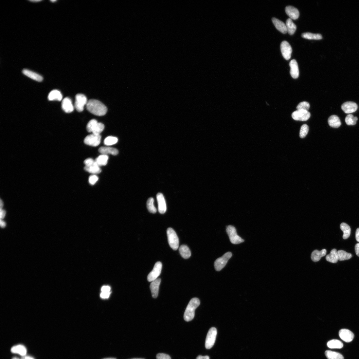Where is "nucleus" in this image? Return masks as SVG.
<instances>
[{"label": "nucleus", "mask_w": 359, "mask_h": 359, "mask_svg": "<svg viewBox=\"0 0 359 359\" xmlns=\"http://www.w3.org/2000/svg\"><path fill=\"white\" fill-rule=\"evenodd\" d=\"M237 305V314L242 321L247 320L250 315L249 306L245 292L242 289H238L235 293Z\"/></svg>", "instance_id": "nucleus-5"}, {"label": "nucleus", "mask_w": 359, "mask_h": 359, "mask_svg": "<svg viewBox=\"0 0 359 359\" xmlns=\"http://www.w3.org/2000/svg\"><path fill=\"white\" fill-rule=\"evenodd\" d=\"M92 161L95 166L101 170L108 169L111 165L108 150L102 146L97 147L94 150Z\"/></svg>", "instance_id": "nucleus-6"}, {"label": "nucleus", "mask_w": 359, "mask_h": 359, "mask_svg": "<svg viewBox=\"0 0 359 359\" xmlns=\"http://www.w3.org/2000/svg\"><path fill=\"white\" fill-rule=\"evenodd\" d=\"M126 245L128 249L135 250L142 247L144 245V244L143 241L135 237L128 239L126 243Z\"/></svg>", "instance_id": "nucleus-17"}, {"label": "nucleus", "mask_w": 359, "mask_h": 359, "mask_svg": "<svg viewBox=\"0 0 359 359\" xmlns=\"http://www.w3.org/2000/svg\"><path fill=\"white\" fill-rule=\"evenodd\" d=\"M94 147L93 142L91 138L86 135H80L74 140L72 148L74 151H91Z\"/></svg>", "instance_id": "nucleus-10"}, {"label": "nucleus", "mask_w": 359, "mask_h": 359, "mask_svg": "<svg viewBox=\"0 0 359 359\" xmlns=\"http://www.w3.org/2000/svg\"><path fill=\"white\" fill-rule=\"evenodd\" d=\"M162 239L163 235L161 233L153 232L147 235L142 241L146 248L150 250L159 248Z\"/></svg>", "instance_id": "nucleus-12"}, {"label": "nucleus", "mask_w": 359, "mask_h": 359, "mask_svg": "<svg viewBox=\"0 0 359 359\" xmlns=\"http://www.w3.org/2000/svg\"><path fill=\"white\" fill-rule=\"evenodd\" d=\"M150 230L154 232H167L170 233H176L178 226L174 222L163 220H152L148 224Z\"/></svg>", "instance_id": "nucleus-7"}, {"label": "nucleus", "mask_w": 359, "mask_h": 359, "mask_svg": "<svg viewBox=\"0 0 359 359\" xmlns=\"http://www.w3.org/2000/svg\"><path fill=\"white\" fill-rule=\"evenodd\" d=\"M0 307H1V313H3L5 308V305L2 300H1V306Z\"/></svg>", "instance_id": "nucleus-21"}, {"label": "nucleus", "mask_w": 359, "mask_h": 359, "mask_svg": "<svg viewBox=\"0 0 359 359\" xmlns=\"http://www.w3.org/2000/svg\"><path fill=\"white\" fill-rule=\"evenodd\" d=\"M43 1L47 3H49L50 4H55L60 3V2H62L63 1H61V0H60V1H59V0H58V1H56H56H55V0H54V1Z\"/></svg>", "instance_id": "nucleus-20"}, {"label": "nucleus", "mask_w": 359, "mask_h": 359, "mask_svg": "<svg viewBox=\"0 0 359 359\" xmlns=\"http://www.w3.org/2000/svg\"><path fill=\"white\" fill-rule=\"evenodd\" d=\"M177 211V208L174 206L163 205L157 209L156 214L159 218L166 219L175 215Z\"/></svg>", "instance_id": "nucleus-14"}, {"label": "nucleus", "mask_w": 359, "mask_h": 359, "mask_svg": "<svg viewBox=\"0 0 359 359\" xmlns=\"http://www.w3.org/2000/svg\"><path fill=\"white\" fill-rule=\"evenodd\" d=\"M127 255L135 259L141 261H147L150 260L152 255L144 245L142 247L135 250L127 249L126 251Z\"/></svg>", "instance_id": "nucleus-11"}, {"label": "nucleus", "mask_w": 359, "mask_h": 359, "mask_svg": "<svg viewBox=\"0 0 359 359\" xmlns=\"http://www.w3.org/2000/svg\"><path fill=\"white\" fill-rule=\"evenodd\" d=\"M231 299L229 297L223 298L220 303V310L222 316L226 320H233L235 314L231 307Z\"/></svg>", "instance_id": "nucleus-13"}, {"label": "nucleus", "mask_w": 359, "mask_h": 359, "mask_svg": "<svg viewBox=\"0 0 359 359\" xmlns=\"http://www.w3.org/2000/svg\"><path fill=\"white\" fill-rule=\"evenodd\" d=\"M129 162L137 170L147 174L156 173L161 167L160 160L152 153L144 149L134 150L129 157Z\"/></svg>", "instance_id": "nucleus-1"}, {"label": "nucleus", "mask_w": 359, "mask_h": 359, "mask_svg": "<svg viewBox=\"0 0 359 359\" xmlns=\"http://www.w3.org/2000/svg\"><path fill=\"white\" fill-rule=\"evenodd\" d=\"M33 109L37 113L55 122L61 123L64 120V116L62 114L44 105L35 104Z\"/></svg>", "instance_id": "nucleus-8"}, {"label": "nucleus", "mask_w": 359, "mask_h": 359, "mask_svg": "<svg viewBox=\"0 0 359 359\" xmlns=\"http://www.w3.org/2000/svg\"><path fill=\"white\" fill-rule=\"evenodd\" d=\"M112 162L118 168H123L126 164V160L131 155V149L129 145L124 141H116L113 144Z\"/></svg>", "instance_id": "nucleus-3"}, {"label": "nucleus", "mask_w": 359, "mask_h": 359, "mask_svg": "<svg viewBox=\"0 0 359 359\" xmlns=\"http://www.w3.org/2000/svg\"><path fill=\"white\" fill-rule=\"evenodd\" d=\"M251 359H268L263 347L257 342H253L250 346Z\"/></svg>", "instance_id": "nucleus-15"}, {"label": "nucleus", "mask_w": 359, "mask_h": 359, "mask_svg": "<svg viewBox=\"0 0 359 359\" xmlns=\"http://www.w3.org/2000/svg\"><path fill=\"white\" fill-rule=\"evenodd\" d=\"M1 339L3 342L7 341L9 339L8 334L3 331L2 330L1 331Z\"/></svg>", "instance_id": "nucleus-19"}, {"label": "nucleus", "mask_w": 359, "mask_h": 359, "mask_svg": "<svg viewBox=\"0 0 359 359\" xmlns=\"http://www.w3.org/2000/svg\"><path fill=\"white\" fill-rule=\"evenodd\" d=\"M152 205L150 202L137 201L130 204L126 210L127 215L138 220H145L150 215Z\"/></svg>", "instance_id": "nucleus-4"}, {"label": "nucleus", "mask_w": 359, "mask_h": 359, "mask_svg": "<svg viewBox=\"0 0 359 359\" xmlns=\"http://www.w3.org/2000/svg\"><path fill=\"white\" fill-rule=\"evenodd\" d=\"M75 2H77V3H78L79 4H81L84 3L85 2V1H83V0H82V1H80V0H79V1H76Z\"/></svg>", "instance_id": "nucleus-22"}, {"label": "nucleus", "mask_w": 359, "mask_h": 359, "mask_svg": "<svg viewBox=\"0 0 359 359\" xmlns=\"http://www.w3.org/2000/svg\"><path fill=\"white\" fill-rule=\"evenodd\" d=\"M339 347L345 359H359V354L356 352L351 340L346 338L342 339Z\"/></svg>", "instance_id": "nucleus-9"}, {"label": "nucleus", "mask_w": 359, "mask_h": 359, "mask_svg": "<svg viewBox=\"0 0 359 359\" xmlns=\"http://www.w3.org/2000/svg\"><path fill=\"white\" fill-rule=\"evenodd\" d=\"M147 270V266L142 262H140L135 265L133 272L136 277L139 278L145 274Z\"/></svg>", "instance_id": "nucleus-16"}, {"label": "nucleus", "mask_w": 359, "mask_h": 359, "mask_svg": "<svg viewBox=\"0 0 359 359\" xmlns=\"http://www.w3.org/2000/svg\"><path fill=\"white\" fill-rule=\"evenodd\" d=\"M157 189L152 184H148L142 179L136 180L130 189V194L133 199H138L143 202H150L155 196Z\"/></svg>", "instance_id": "nucleus-2"}, {"label": "nucleus", "mask_w": 359, "mask_h": 359, "mask_svg": "<svg viewBox=\"0 0 359 359\" xmlns=\"http://www.w3.org/2000/svg\"><path fill=\"white\" fill-rule=\"evenodd\" d=\"M9 321V317L6 315H3V313H1V329L6 328Z\"/></svg>", "instance_id": "nucleus-18"}]
</instances>
